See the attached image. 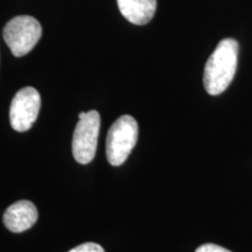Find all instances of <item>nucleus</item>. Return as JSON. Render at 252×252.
Masks as SVG:
<instances>
[{
    "mask_svg": "<svg viewBox=\"0 0 252 252\" xmlns=\"http://www.w3.org/2000/svg\"><path fill=\"white\" fill-rule=\"evenodd\" d=\"M72 137V154L75 160L82 165H87L96 156L97 143L100 130V116L94 110L81 112Z\"/></svg>",
    "mask_w": 252,
    "mask_h": 252,
    "instance_id": "4",
    "label": "nucleus"
},
{
    "mask_svg": "<svg viewBox=\"0 0 252 252\" xmlns=\"http://www.w3.org/2000/svg\"><path fill=\"white\" fill-rule=\"evenodd\" d=\"M121 13L131 24L146 25L157 11V0H117Z\"/></svg>",
    "mask_w": 252,
    "mask_h": 252,
    "instance_id": "7",
    "label": "nucleus"
},
{
    "mask_svg": "<svg viewBox=\"0 0 252 252\" xmlns=\"http://www.w3.org/2000/svg\"><path fill=\"white\" fill-rule=\"evenodd\" d=\"M68 252H104V249L100 247L99 244L96 243H83L81 245H77L76 248L71 249Z\"/></svg>",
    "mask_w": 252,
    "mask_h": 252,
    "instance_id": "8",
    "label": "nucleus"
},
{
    "mask_svg": "<svg viewBox=\"0 0 252 252\" xmlns=\"http://www.w3.org/2000/svg\"><path fill=\"white\" fill-rule=\"evenodd\" d=\"M195 252H231V251L226 250L225 248L220 247V245L208 243V244L201 245L200 248H197V250Z\"/></svg>",
    "mask_w": 252,
    "mask_h": 252,
    "instance_id": "9",
    "label": "nucleus"
},
{
    "mask_svg": "<svg viewBox=\"0 0 252 252\" xmlns=\"http://www.w3.org/2000/svg\"><path fill=\"white\" fill-rule=\"evenodd\" d=\"M238 42L234 39H224L208 59L203 72L204 89L212 96H217L226 90L235 77L238 61Z\"/></svg>",
    "mask_w": 252,
    "mask_h": 252,
    "instance_id": "1",
    "label": "nucleus"
},
{
    "mask_svg": "<svg viewBox=\"0 0 252 252\" xmlns=\"http://www.w3.org/2000/svg\"><path fill=\"white\" fill-rule=\"evenodd\" d=\"M37 209L31 201L21 200L9 206L4 214V224L9 231L20 234L36 223Z\"/></svg>",
    "mask_w": 252,
    "mask_h": 252,
    "instance_id": "6",
    "label": "nucleus"
},
{
    "mask_svg": "<svg viewBox=\"0 0 252 252\" xmlns=\"http://www.w3.org/2000/svg\"><path fill=\"white\" fill-rule=\"evenodd\" d=\"M41 108L39 91L32 87L19 90L9 108L11 126L18 132H26L35 123Z\"/></svg>",
    "mask_w": 252,
    "mask_h": 252,
    "instance_id": "5",
    "label": "nucleus"
},
{
    "mask_svg": "<svg viewBox=\"0 0 252 252\" xmlns=\"http://www.w3.org/2000/svg\"><path fill=\"white\" fill-rule=\"evenodd\" d=\"M41 35L42 28L40 23L30 15L11 19L4 28V40L15 58L28 54L39 42Z\"/></svg>",
    "mask_w": 252,
    "mask_h": 252,
    "instance_id": "3",
    "label": "nucleus"
},
{
    "mask_svg": "<svg viewBox=\"0 0 252 252\" xmlns=\"http://www.w3.org/2000/svg\"><path fill=\"white\" fill-rule=\"evenodd\" d=\"M138 123L124 115L113 123L106 137V158L112 166H121L127 160L138 140Z\"/></svg>",
    "mask_w": 252,
    "mask_h": 252,
    "instance_id": "2",
    "label": "nucleus"
}]
</instances>
